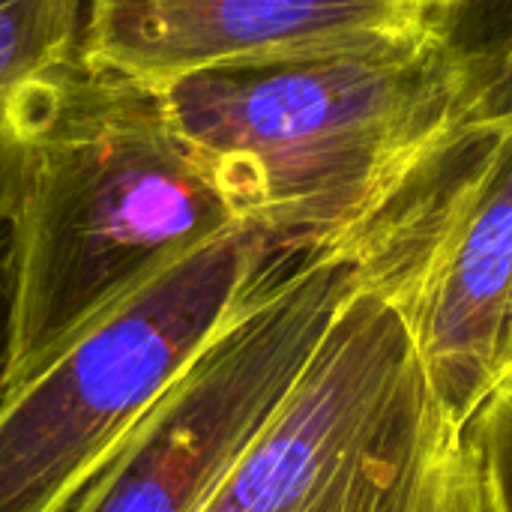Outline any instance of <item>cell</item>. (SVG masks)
<instances>
[{
	"mask_svg": "<svg viewBox=\"0 0 512 512\" xmlns=\"http://www.w3.org/2000/svg\"><path fill=\"white\" fill-rule=\"evenodd\" d=\"M237 225L288 252H348L462 120L435 48L225 66L153 90Z\"/></svg>",
	"mask_w": 512,
	"mask_h": 512,
	"instance_id": "6da1fadb",
	"label": "cell"
},
{
	"mask_svg": "<svg viewBox=\"0 0 512 512\" xmlns=\"http://www.w3.org/2000/svg\"><path fill=\"white\" fill-rule=\"evenodd\" d=\"M234 225L156 93L78 60L12 222L0 393L150 273Z\"/></svg>",
	"mask_w": 512,
	"mask_h": 512,
	"instance_id": "7a4b0ae2",
	"label": "cell"
},
{
	"mask_svg": "<svg viewBox=\"0 0 512 512\" xmlns=\"http://www.w3.org/2000/svg\"><path fill=\"white\" fill-rule=\"evenodd\" d=\"M204 512H486L468 429L429 381L402 312L357 273Z\"/></svg>",
	"mask_w": 512,
	"mask_h": 512,
	"instance_id": "3957f363",
	"label": "cell"
},
{
	"mask_svg": "<svg viewBox=\"0 0 512 512\" xmlns=\"http://www.w3.org/2000/svg\"><path fill=\"white\" fill-rule=\"evenodd\" d=\"M291 255L234 225L150 273L0 393V512H66L135 417Z\"/></svg>",
	"mask_w": 512,
	"mask_h": 512,
	"instance_id": "277c9868",
	"label": "cell"
},
{
	"mask_svg": "<svg viewBox=\"0 0 512 512\" xmlns=\"http://www.w3.org/2000/svg\"><path fill=\"white\" fill-rule=\"evenodd\" d=\"M360 282L405 318L441 402L468 429L512 303V120H459L354 240Z\"/></svg>",
	"mask_w": 512,
	"mask_h": 512,
	"instance_id": "5b68a950",
	"label": "cell"
},
{
	"mask_svg": "<svg viewBox=\"0 0 512 512\" xmlns=\"http://www.w3.org/2000/svg\"><path fill=\"white\" fill-rule=\"evenodd\" d=\"M354 279L291 255L159 390L66 512H204L309 366Z\"/></svg>",
	"mask_w": 512,
	"mask_h": 512,
	"instance_id": "8992f818",
	"label": "cell"
},
{
	"mask_svg": "<svg viewBox=\"0 0 512 512\" xmlns=\"http://www.w3.org/2000/svg\"><path fill=\"white\" fill-rule=\"evenodd\" d=\"M435 0H87L81 63L147 90L225 66L432 48Z\"/></svg>",
	"mask_w": 512,
	"mask_h": 512,
	"instance_id": "52a82bcc",
	"label": "cell"
},
{
	"mask_svg": "<svg viewBox=\"0 0 512 512\" xmlns=\"http://www.w3.org/2000/svg\"><path fill=\"white\" fill-rule=\"evenodd\" d=\"M87 0H0V279L33 153L78 66Z\"/></svg>",
	"mask_w": 512,
	"mask_h": 512,
	"instance_id": "ba28073f",
	"label": "cell"
},
{
	"mask_svg": "<svg viewBox=\"0 0 512 512\" xmlns=\"http://www.w3.org/2000/svg\"><path fill=\"white\" fill-rule=\"evenodd\" d=\"M432 48L462 120H512V0H435Z\"/></svg>",
	"mask_w": 512,
	"mask_h": 512,
	"instance_id": "9c48e42d",
	"label": "cell"
},
{
	"mask_svg": "<svg viewBox=\"0 0 512 512\" xmlns=\"http://www.w3.org/2000/svg\"><path fill=\"white\" fill-rule=\"evenodd\" d=\"M468 438L477 456L483 510L512 512V366H507L477 414L468 420Z\"/></svg>",
	"mask_w": 512,
	"mask_h": 512,
	"instance_id": "30bf717a",
	"label": "cell"
},
{
	"mask_svg": "<svg viewBox=\"0 0 512 512\" xmlns=\"http://www.w3.org/2000/svg\"><path fill=\"white\" fill-rule=\"evenodd\" d=\"M512 366V303H510V318H507V336H504V354H501V369H498V375Z\"/></svg>",
	"mask_w": 512,
	"mask_h": 512,
	"instance_id": "8fae6325",
	"label": "cell"
},
{
	"mask_svg": "<svg viewBox=\"0 0 512 512\" xmlns=\"http://www.w3.org/2000/svg\"><path fill=\"white\" fill-rule=\"evenodd\" d=\"M6 291H9V276L0 279V336H3V309H6Z\"/></svg>",
	"mask_w": 512,
	"mask_h": 512,
	"instance_id": "7c38bea8",
	"label": "cell"
}]
</instances>
